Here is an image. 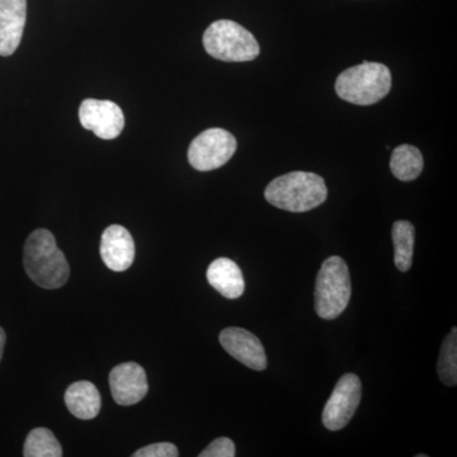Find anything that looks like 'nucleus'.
Listing matches in <instances>:
<instances>
[{"mask_svg": "<svg viewBox=\"0 0 457 457\" xmlns=\"http://www.w3.org/2000/svg\"><path fill=\"white\" fill-rule=\"evenodd\" d=\"M326 182L311 171H291L272 180L264 197L272 206L290 212H306L326 203Z\"/></svg>", "mask_w": 457, "mask_h": 457, "instance_id": "nucleus-2", "label": "nucleus"}, {"mask_svg": "<svg viewBox=\"0 0 457 457\" xmlns=\"http://www.w3.org/2000/svg\"><path fill=\"white\" fill-rule=\"evenodd\" d=\"M440 380L447 386H456L457 384V332L453 328L449 336L441 345L440 357L437 365Z\"/></svg>", "mask_w": 457, "mask_h": 457, "instance_id": "nucleus-18", "label": "nucleus"}, {"mask_svg": "<svg viewBox=\"0 0 457 457\" xmlns=\"http://www.w3.org/2000/svg\"><path fill=\"white\" fill-rule=\"evenodd\" d=\"M5 339H7V336H5L4 329L0 328V360H2L3 352H4Z\"/></svg>", "mask_w": 457, "mask_h": 457, "instance_id": "nucleus-21", "label": "nucleus"}, {"mask_svg": "<svg viewBox=\"0 0 457 457\" xmlns=\"http://www.w3.org/2000/svg\"><path fill=\"white\" fill-rule=\"evenodd\" d=\"M204 47L210 56L227 62H252L260 55V44L253 35L234 21L212 23L204 33Z\"/></svg>", "mask_w": 457, "mask_h": 457, "instance_id": "nucleus-5", "label": "nucleus"}, {"mask_svg": "<svg viewBox=\"0 0 457 457\" xmlns=\"http://www.w3.org/2000/svg\"><path fill=\"white\" fill-rule=\"evenodd\" d=\"M23 456L60 457L62 456V445L50 429L35 428L27 436Z\"/></svg>", "mask_w": 457, "mask_h": 457, "instance_id": "nucleus-17", "label": "nucleus"}, {"mask_svg": "<svg viewBox=\"0 0 457 457\" xmlns=\"http://www.w3.org/2000/svg\"><path fill=\"white\" fill-rule=\"evenodd\" d=\"M361 396H362V385L359 376L354 374L342 376L324 407L321 420L326 428L333 432L345 428L356 413Z\"/></svg>", "mask_w": 457, "mask_h": 457, "instance_id": "nucleus-7", "label": "nucleus"}, {"mask_svg": "<svg viewBox=\"0 0 457 457\" xmlns=\"http://www.w3.org/2000/svg\"><path fill=\"white\" fill-rule=\"evenodd\" d=\"M110 386L117 404H137L149 390L145 370L137 362L121 363L111 371Z\"/></svg>", "mask_w": 457, "mask_h": 457, "instance_id": "nucleus-10", "label": "nucleus"}, {"mask_svg": "<svg viewBox=\"0 0 457 457\" xmlns=\"http://www.w3.org/2000/svg\"><path fill=\"white\" fill-rule=\"evenodd\" d=\"M135 243L130 231L121 225H111L102 234L101 257L114 272L129 270L135 260Z\"/></svg>", "mask_w": 457, "mask_h": 457, "instance_id": "nucleus-11", "label": "nucleus"}, {"mask_svg": "<svg viewBox=\"0 0 457 457\" xmlns=\"http://www.w3.org/2000/svg\"><path fill=\"white\" fill-rule=\"evenodd\" d=\"M64 399L66 408L78 420H93L101 411V394L89 381L71 384L66 390Z\"/></svg>", "mask_w": 457, "mask_h": 457, "instance_id": "nucleus-14", "label": "nucleus"}, {"mask_svg": "<svg viewBox=\"0 0 457 457\" xmlns=\"http://www.w3.org/2000/svg\"><path fill=\"white\" fill-rule=\"evenodd\" d=\"M80 123L86 130L95 132L99 139L112 140L125 128V114L114 102L84 99L79 107Z\"/></svg>", "mask_w": 457, "mask_h": 457, "instance_id": "nucleus-8", "label": "nucleus"}, {"mask_svg": "<svg viewBox=\"0 0 457 457\" xmlns=\"http://www.w3.org/2000/svg\"><path fill=\"white\" fill-rule=\"evenodd\" d=\"M207 281L227 299L236 300L245 290L242 270L228 258H218L210 264L206 272Z\"/></svg>", "mask_w": 457, "mask_h": 457, "instance_id": "nucleus-13", "label": "nucleus"}, {"mask_svg": "<svg viewBox=\"0 0 457 457\" xmlns=\"http://www.w3.org/2000/svg\"><path fill=\"white\" fill-rule=\"evenodd\" d=\"M237 139L224 129L201 132L188 147V162L195 170L209 171L228 163L237 152Z\"/></svg>", "mask_w": 457, "mask_h": 457, "instance_id": "nucleus-6", "label": "nucleus"}, {"mask_svg": "<svg viewBox=\"0 0 457 457\" xmlns=\"http://www.w3.org/2000/svg\"><path fill=\"white\" fill-rule=\"evenodd\" d=\"M392 82V73L386 65L363 62L338 75L336 92L343 101L357 106H371L389 95Z\"/></svg>", "mask_w": 457, "mask_h": 457, "instance_id": "nucleus-3", "label": "nucleus"}, {"mask_svg": "<svg viewBox=\"0 0 457 457\" xmlns=\"http://www.w3.org/2000/svg\"><path fill=\"white\" fill-rule=\"evenodd\" d=\"M23 264L29 278L46 290L62 287L71 275L68 261L47 228H37L27 237Z\"/></svg>", "mask_w": 457, "mask_h": 457, "instance_id": "nucleus-1", "label": "nucleus"}, {"mask_svg": "<svg viewBox=\"0 0 457 457\" xmlns=\"http://www.w3.org/2000/svg\"><path fill=\"white\" fill-rule=\"evenodd\" d=\"M394 262L400 272H407L413 264L414 237L416 228L407 220H399L393 225Z\"/></svg>", "mask_w": 457, "mask_h": 457, "instance_id": "nucleus-16", "label": "nucleus"}, {"mask_svg": "<svg viewBox=\"0 0 457 457\" xmlns=\"http://www.w3.org/2000/svg\"><path fill=\"white\" fill-rule=\"evenodd\" d=\"M423 155L418 147L403 144L393 150L390 170L403 182L417 179L423 170Z\"/></svg>", "mask_w": 457, "mask_h": 457, "instance_id": "nucleus-15", "label": "nucleus"}, {"mask_svg": "<svg viewBox=\"0 0 457 457\" xmlns=\"http://www.w3.org/2000/svg\"><path fill=\"white\" fill-rule=\"evenodd\" d=\"M236 456V445L230 438L220 437L212 441L200 453V457H234Z\"/></svg>", "mask_w": 457, "mask_h": 457, "instance_id": "nucleus-19", "label": "nucleus"}, {"mask_svg": "<svg viewBox=\"0 0 457 457\" xmlns=\"http://www.w3.org/2000/svg\"><path fill=\"white\" fill-rule=\"evenodd\" d=\"M222 348L246 368L263 371L267 368V356L260 339L243 328H227L220 333Z\"/></svg>", "mask_w": 457, "mask_h": 457, "instance_id": "nucleus-9", "label": "nucleus"}, {"mask_svg": "<svg viewBox=\"0 0 457 457\" xmlns=\"http://www.w3.org/2000/svg\"><path fill=\"white\" fill-rule=\"evenodd\" d=\"M352 285L347 263L341 257H329L321 264L315 284V312L318 317L333 320L350 303Z\"/></svg>", "mask_w": 457, "mask_h": 457, "instance_id": "nucleus-4", "label": "nucleus"}, {"mask_svg": "<svg viewBox=\"0 0 457 457\" xmlns=\"http://www.w3.org/2000/svg\"><path fill=\"white\" fill-rule=\"evenodd\" d=\"M179 455V449L170 442L149 445V446L143 447L132 453L134 457H177Z\"/></svg>", "mask_w": 457, "mask_h": 457, "instance_id": "nucleus-20", "label": "nucleus"}, {"mask_svg": "<svg viewBox=\"0 0 457 457\" xmlns=\"http://www.w3.org/2000/svg\"><path fill=\"white\" fill-rule=\"evenodd\" d=\"M27 0H0V56L16 53L22 40Z\"/></svg>", "mask_w": 457, "mask_h": 457, "instance_id": "nucleus-12", "label": "nucleus"}]
</instances>
